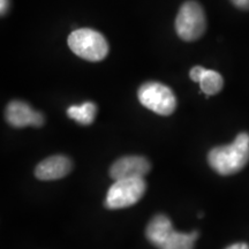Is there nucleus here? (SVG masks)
Masks as SVG:
<instances>
[{
    "mask_svg": "<svg viewBox=\"0 0 249 249\" xmlns=\"http://www.w3.org/2000/svg\"><path fill=\"white\" fill-rule=\"evenodd\" d=\"M173 232L174 230L170 218L165 214H157L148 224L145 236L150 244L160 249Z\"/></svg>",
    "mask_w": 249,
    "mask_h": 249,
    "instance_id": "1a4fd4ad",
    "label": "nucleus"
},
{
    "mask_svg": "<svg viewBox=\"0 0 249 249\" xmlns=\"http://www.w3.org/2000/svg\"><path fill=\"white\" fill-rule=\"evenodd\" d=\"M6 120L15 128L22 127H42L44 124V116L37 112L29 104L22 101L11 102L6 107Z\"/></svg>",
    "mask_w": 249,
    "mask_h": 249,
    "instance_id": "423d86ee",
    "label": "nucleus"
},
{
    "mask_svg": "<svg viewBox=\"0 0 249 249\" xmlns=\"http://www.w3.org/2000/svg\"><path fill=\"white\" fill-rule=\"evenodd\" d=\"M208 161L220 176L238 173L249 161V134L240 133L232 144L211 149Z\"/></svg>",
    "mask_w": 249,
    "mask_h": 249,
    "instance_id": "f257e3e1",
    "label": "nucleus"
},
{
    "mask_svg": "<svg viewBox=\"0 0 249 249\" xmlns=\"http://www.w3.org/2000/svg\"><path fill=\"white\" fill-rule=\"evenodd\" d=\"M68 46L80 58L88 61H101L108 53L107 38L90 28L74 30L68 36Z\"/></svg>",
    "mask_w": 249,
    "mask_h": 249,
    "instance_id": "f03ea898",
    "label": "nucleus"
},
{
    "mask_svg": "<svg viewBox=\"0 0 249 249\" xmlns=\"http://www.w3.org/2000/svg\"><path fill=\"white\" fill-rule=\"evenodd\" d=\"M176 30L180 38L193 42L201 38L207 30V17L202 6L194 0L181 6L176 20Z\"/></svg>",
    "mask_w": 249,
    "mask_h": 249,
    "instance_id": "7ed1b4c3",
    "label": "nucleus"
},
{
    "mask_svg": "<svg viewBox=\"0 0 249 249\" xmlns=\"http://www.w3.org/2000/svg\"><path fill=\"white\" fill-rule=\"evenodd\" d=\"M9 8V0H0V13L5 15Z\"/></svg>",
    "mask_w": 249,
    "mask_h": 249,
    "instance_id": "2eb2a0df",
    "label": "nucleus"
},
{
    "mask_svg": "<svg viewBox=\"0 0 249 249\" xmlns=\"http://www.w3.org/2000/svg\"><path fill=\"white\" fill-rule=\"evenodd\" d=\"M225 249H249V246L245 242H239V244H233Z\"/></svg>",
    "mask_w": 249,
    "mask_h": 249,
    "instance_id": "dca6fc26",
    "label": "nucleus"
},
{
    "mask_svg": "<svg viewBox=\"0 0 249 249\" xmlns=\"http://www.w3.org/2000/svg\"><path fill=\"white\" fill-rule=\"evenodd\" d=\"M97 113V107L92 102H86L82 105H71L68 107L67 116L81 124H91Z\"/></svg>",
    "mask_w": 249,
    "mask_h": 249,
    "instance_id": "9d476101",
    "label": "nucleus"
},
{
    "mask_svg": "<svg viewBox=\"0 0 249 249\" xmlns=\"http://www.w3.org/2000/svg\"><path fill=\"white\" fill-rule=\"evenodd\" d=\"M147 183L143 178H129L116 180L108 189L105 207L117 210L128 208L141 200L144 195Z\"/></svg>",
    "mask_w": 249,
    "mask_h": 249,
    "instance_id": "20e7f679",
    "label": "nucleus"
},
{
    "mask_svg": "<svg viewBox=\"0 0 249 249\" xmlns=\"http://www.w3.org/2000/svg\"><path fill=\"white\" fill-rule=\"evenodd\" d=\"M198 238V232L180 233L174 231L160 249H194L196 239Z\"/></svg>",
    "mask_w": 249,
    "mask_h": 249,
    "instance_id": "9b49d317",
    "label": "nucleus"
},
{
    "mask_svg": "<svg viewBox=\"0 0 249 249\" xmlns=\"http://www.w3.org/2000/svg\"><path fill=\"white\" fill-rule=\"evenodd\" d=\"M205 71V68H203L202 66H195L192 68L191 73H189V75H191V79L194 81V82H200V79L202 76V74H203V71Z\"/></svg>",
    "mask_w": 249,
    "mask_h": 249,
    "instance_id": "ddd939ff",
    "label": "nucleus"
},
{
    "mask_svg": "<svg viewBox=\"0 0 249 249\" xmlns=\"http://www.w3.org/2000/svg\"><path fill=\"white\" fill-rule=\"evenodd\" d=\"M71 160L66 156L57 155L51 156L42 160L35 169V176L37 179L45 180H58L66 177L71 171Z\"/></svg>",
    "mask_w": 249,
    "mask_h": 249,
    "instance_id": "6e6552de",
    "label": "nucleus"
},
{
    "mask_svg": "<svg viewBox=\"0 0 249 249\" xmlns=\"http://www.w3.org/2000/svg\"><path fill=\"white\" fill-rule=\"evenodd\" d=\"M151 165L147 158L141 156H126L116 160L110 169L112 179L143 178L150 171Z\"/></svg>",
    "mask_w": 249,
    "mask_h": 249,
    "instance_id": "0eeeda50",
    "label": "nucleus"
},
{
    "mask_svg": "<svg viewBox=\"0 0 249 249\" xmlns=\"http://www.w3.org/2000/svg\"><path fill=\"white\" fill-rule=\"evenodd\" d=\"M231 1L238 8L244 9V11H249V0H231Z\"/></svg>",
    "mask_w": 249,
    "mask_h": 249,
    "instance_id": "4468645a",
    "label": "nucleus"
},
{
    "mask_svg": "<svg viewBox=\"0 0 249 249\" xmlns=\"http://www.w3.org/2000/svg\"><path fill=\"white\" fill-rule=\"evenodd\" d=\"M138 97L143 107L160 116H170L177 107V98L172 90L160 82L143 83Z\"/></svg>",
    "mask_w": 249,
    "mask_h": 249,
    "instance_id": "39448f33",
    "label": "nucleus"
},
{
    "mask_svg": "<svg viewBox=\"0 0 249 249\" xmlns=\"http://www.w3.org/2000/svg\"><path fill=\"white\" fill-rule=\"evenodd\" d=\"M201 90L207 96L216 95L223 89L224 80L222 75L216 71L205 70L200 79Z\"/></svg>",
    "mask_w": 249,
    "mask_h": 249,
    "instance_id": "f8f14e48",
    "label": "nucleus"
}]
</instances>
